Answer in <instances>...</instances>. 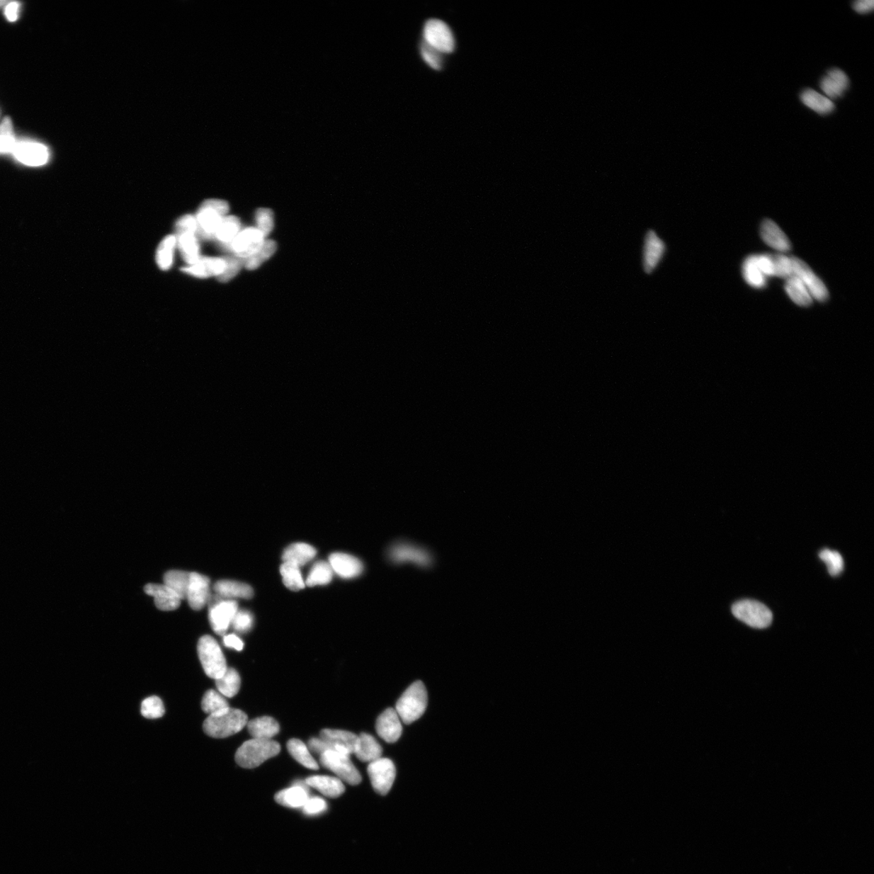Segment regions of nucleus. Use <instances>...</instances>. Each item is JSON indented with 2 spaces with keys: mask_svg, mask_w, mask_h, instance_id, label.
<instances>
[{
  "mask_svg": "<svg viewBox=\"0 0 874 874\" xmlns=\"http://www.w3.org/2000/svg\"><path fill=\"white\" fill-rule=\"evenodd\" d=\"M276 249H277V245L274 241L265 240L260 249L255 255L244 260L246 268L250 270H256L274 255Z\"/></svg>",
  "mask_w": 874,
  "mask_h": 874,
  "instance_id": "ea45409f",
  "label": "nucleus"
},
{
  "mask_svg": "<svg viewBox=\"0 0 874 874\" xmlns=\"http://www.w3.org/2000/svg\"><path fill=\"white\" fill-rule=\"evenodd\" d=\"M217 689L222 696L232 698L238 693L241 687V677L235 669L228 668L221 678L216 680Z\"/></svg>",
  "mask_w": 874,
  "mask_h": 874,
  "instance_id": "c9c22d12",
  "label": "nucleus"
},
{
  "mask_svg": "<svg viewBox=\"0 0 874 874\" xmlns=\"http://www.w3.org/2000/svg\"><path fill=\"white\" fill-rule=\"evenodd\" d=\"M308 786L306 782H297L289 788L284 789L275 795L276 803L289 808H303L309 798Z\"/></svg>",
  "mask_w": 874,
  "mask_h": 874,
  "instance_id": "b1692460",
  "label": "nucleus"
},
{
  "mask_svg": "<svg viewBox=\"0 0 874 874\" xmlns=\"http://www.w3.org/2000/svg\"><path fill=\"white\" fill-rule=\"evenodd\" d=\"M755 263L764 275H775V268L771 255H754Z\"/></svg>",
  "mask_w": 874,
  "mask_h": 874,
  "instance_id": "5fc2aeb1",
  "label": "nucleus"
},
{
  "mask_svg": "<svg viewBox=\"0 0 874 874\" xmlns=\"http://www.w3.org/2000/svg\"><path fill=\"white\" fill-rule=\"evenodd\" d=\"M849 86V79L845 72L838 69H833L823 76L820 82L822 91L829 99H836L844 93Z\"/></svg>",
  "mask_w": 874,
  "mask_h": 874,
  "instance_id": "412c9836",
  "label": "nucleus"
},
{
  "mask_svg": "<svg viewBox=\"0 0 874 874\" xmlns=\"http://www.w3.org/2000/svg\"><path fill=\"white\" fill-rule=\"evenodd\" d=\"M224 644L226 647L234 648L236 651H241L244 647L243 642L238 636L234 634L224 636Z\"/></svg>",
  "mask_w": 874,
  "mask_h": 874,
  "instance_id": "13d9d810",
  "label": "nucleus"
},
{
  "mask_svg": "<svg viewBox=\"0 0 874 874\" xmlns=\"http://www.w3.org/2000/svg\"><path fill=\"white\" fill-rule=\"evenodd\" d=\"M178 236L185 234H194L198 231L196 218L192 215H185L178 219L175 225Z\"/></svg>",
  "mask_w": 874,
  "mask_h": 874,
  "instance_id": "603ef678",
  "label": "nucleus"
},
{
  "mask_svg": "<svg viewBox=\"0 0 874 874\" xmlns=\"http://www.w3.org/2000/svg\"><path fill=\"white\" fill-rule=\"evenodd\" d=\"M250 735L255 740H272L280 732V725L274 718L262 717L247 723Z\"/></svg>",
  "mask_w": 874,
  "mask_h": 874,
  "instance_id": "bb28decb",
  "label": "nucleus"
},
{
  "mask_svg": "<svg viewBox=\"0 0 874 874\" xmlns=\"http://www.w3.org/2000/svg\"><path fill=\"white\" fill-rule=\"evenodd\" d=\"M256 222L257 229L266 238L274 228L273 212L268 208H260L256 212Z\"/></svg>",
  "mask_w": 874,
  "mask_h": 874,
  "instance_id": "de8ad7c7",
  "label": "nucleus"
},
{
  "mask_svg": "<svg viewBox=\"0 0 874 874\" xmlns=\"http://www.w3.org/2000/svg\"><path fill=\"white\" fill-rule=\"evenodd\" d=\"M253 623L252 614L246 611H238L232 621L234 630L238 633H246L251 629Z\"/></svg>",
  "mask_w": 874,
  "mask_h": 874,
  "instance_id": "3c124183",
  "label": "nucleus"
},
{
  "mask_svg": "<svg viewBox=\"0 0 874 874\" xmlns=\"http://www.w3.org/2000/svg\"><path fill=\"white\" fill-rule=\"evenodd\" d=\"M368 774L374 790L381 795L391 791L396 776V769L391 759L380 758L369 763Z\"/></svg>",
  "mask_w": 874,
  "mask_h": 874,
  "instance_id": "1a4fd4ad",
  "label": "nucleus"
},
{
  "mask_svg": "<svg viewBox=\"0 0 874 874\" xmlns=\"http://www.w3.org/2000/svg\"><path fill=\"white\" fill-rule=\"evenodd\" d=\"M177 246V236H167L161 242L156 251V263L163 272L171 269L173 263V251Z\"/></svg>",
  "mask_w": 874,
  "mask_h": 874,
  "instance_id": "473e14b6",
  "label": "nucleus"
},
{
  "mask_svg": "<svg viewBox=\"0 0 874 874\" xmlns=\"http://www.w3.org/2000/svg\"><path fill=\"white\" fill-rule=\"evenodd\" d=\"M238 611V603L234 600H222L221 599L212 603L209 611V620L213 631L218 635L226 633Z\"/></svg>",
  "mask_w": 874,
  "mask_h": 874,
  "instance_id": "4468645a",
  "label": "nucleus"
},
{
  "mask_svg": "<svg viewBox=\"0 0 874 874\" xmlns=\"http://www.w3.org/2000/svg\"><path fill=\"white\" fill-rule=\"evenodd\" d=\"M800 100L805 106L820 115H828L834 110L832 100L827 98L826 96L815 91L814 89L804 90L800 94Z\"/></svg>",
  "mask_w": 874,
  "mask_h": 874,
  "instance_id": "c756f323",
  "label": "nucleus"
},
{
  "mask_svg": "<svg viewBox=\"0 0 874 874\" xmlns=\"http://www.w3.org/2000/svg\"><path fill=\"white\" fill-rule=\"evenodd\" d=\"M320 738L330 751L350 755L356 752L359 737L352 732L326 729L321 731Z\"/></svg>",
  "mask_w": 874,
  "mask_h": 874,
  "instance_id": "2eb2a0df",
  "label": "nucleus"
},
{
  "mask_svg": "<svg viewBox=\"0 0 874 874\" xmlns=\"http://www.w3.org/2000/svg\"><path fill=\"white\" fill-rule=\"evenodd\" d=\"M198 654L202 668L209 678L217 680L226 672V659L217 641L211 636L201 637L198 644Z\"/></svg>",
  "mask_w": 874,
  "mask_h": 874,
  "instance_id": "20e7f679",
  "label": "nucleus"
},
{
  "mask_svg": "<svg viewBox=\"0 0 874 874\" xmlns=\"http://www.w3.org/2000/svg\"><path fill=\"white\" fill-rule=\"evenodd\" d=\"M786 290L793 301L800 306H810L813 301L808 289L797 276L792 275L787 280Z\"/></svg>",
  "mask_w": 874,
  "mask_h": 874,
  "instance_id": "72a5a7b5",
  "label": "nucleus"
},
{
  "mask_svg": "<svg viewBox=\"0 0 874 874\" xmlns=\"http://www.w3.org/2000/svg\"><path fill=\"white\" fill-rule=\"evenodd\" d=\"M376 730L383 740L389 743L396 742L403 732L402 720L396 709L388 708L377 718Z\"/></svg>",
  "mask_w": 874,
  "mask_h": 874,
  "instance_id": "a211bd4d",
  "label": "nucleus"
},
{
  "mask_svg": "<svg viewBox=\"0 0 874 874\" xmlns=\"http://www.w3.org/2000/svg\"><path fill=\"white\" fill-rule=\"evenodd\" d=\"M424 42L442 54H450L455 49V38L449 26L444 21L431 19L424 27Z\"/></svg>",
  "mask_w": 874,
  "mask_h": 874,
  "instance_id": "6e6552de",
  "label": "nucleus"
},
{
  "mask_svg": "<svg viewBox=\"0 0 874 874\" xmlns=\"http://www.w3.org/2000/svg\"><path fill=\"white\" fill-rule=\"evenodd\" d=\"M247 715L239 709L228 708L209 715L204 723L205 734L214 738H225L238 734L247 725Z\"/></svg>",
  "mask_w": 874,
  "mask_h": 874,
  "instance_id": "f257e3e1",
  "label": "nucleus"
},
{
  "mask_svg": "<svg viewBox=\"0 0 874 874\" xmlns=\"http://www.w3.org/2000/svg\"><path fill=\"white\" fill-rule=\"evenodd\" d=\"M8 3V2L5 1V0H0V8H2L3 6H4V5H6Z\"/></svg>",
  "mask_w": 874,
  "mask_h": 874,
  "instance_id": "052dcab7",
  "label": "nucleus"
},
{
  "mask_svg": "<svg viewBox=\"0 0 874 874\" xmlns=\"http://www.w3.org/2000/svg\"><path fill=\"white\" fill-rule=\"evenodd\" d=\"M21 5L18 2H8L5 6L4 14L6 18L13 22L18 19Z\"/></svg>",
  "mask_w": 874,
  "mask_h": 874,
  "instance_id": "4d7b16f0",
  "label": "nucleus"
},
{
  "mask_svg": "<svg viewBox=\"0 0 874 874\" xmlns=\"http://www.w3.org/2000/svg\"><path fill=\"white\" fill-rule=\"evenodd\" d=\"M304 782L308 786L317 789L327 798H336L345 792V786L337 777L314 776L307 778Z\"/></svg>",
  "mask_w": 874,
  "mask_h": 874,
  "instance_id": "a878e982",
  "label": "nucleus"
},
{
  "mask_svg": "<svg viewBox=\"0 0 874 874\" xmlns=\"http://www.w3.org/2000/svg\"><path fill=\"white\" fill-rule=\"evenodd\" d=\"M359 737L358 745L355 754L362 762H374L381 758L382 748L375 738L368 734H362Z\"/></svg>",
  "mask_w": 874,
  "mask_h": 874,
  "instance_id": "cd10ccee",
  "label": "nucleus"
},
{
  "mask_svg": "<svg viewBox=\"0 0 874 874\" xmlns=\"http://www.w3.org/2000/svg\"><path fill=\"white\" fill-rule=\"evenodd\" d=\"M874 8V2L873 0H859L853 3V8L856 12L865 14L872 12Z\"/></svg>",
  "mask_w": 874,
  "mask_h": 874,
  "instance_id": "bf43d9fd",
  "label": "nucleus"
},
{
  "mask_svg": "<svg viewBox=\"0 0 874 874\" xmlns=\"http://www.w3.org/2000/svg\"><path fill=\"white\" fill-rule=\"evenodd\" d=\"M333 569L329 563L318 561L310 570L306 585L309 587L329 584L333 578Z\"/></svg>",
  "mask_w": 874,
  "mask_h": 874,
  "instance_id": "58836bf2",
  "label": "nucleus"
},
{
  "mask_svg": "<svg viewBox=\"0 0 874 874\" xmlns=\"http://www.w3.org/2000/svg\"><path fill=\"white\" fill-rule=\"evenodd\" d=\"M320 763L325 769L334 772L338 779L349 785L357 786L362 782V775L350 759L349 755L328 749L320 755Z\"/></svg>",
  "mask_w": 874,
  "mask_h": 874,
  "instance_id": "0eeeda50",
  "label": "nucleus"
},
{
  "mask_svg": "<svg viewBox=\"0 0 874 874\" xmlns=\"http://www.w3.org/2000/svg\"><path fill=\"white\" fill-rule=\"evenodd\" d=\"M389 556L394 563L413 562L421 568L430 567L433 563L430 551L408 543L401 542L393 545Z\"/></svg>",
  "mask_w": 874,
  "mask_h": 874,
  "instance_id": "9b49d317",
  "label": "nucleus"
},
{
  "mask_svg": "<svg viewBox=\"0 0 874 874\" xmlns=\"http://www.w3.org/2000/svg\"><path fill=\"white\" fill-rule=\"evenodd\" d=\"M12 154L16 160L29 166H41L49 160L46 146L32 140L16 141Z\"/></svg>",
  "mask_w": 874,
  "mask_h": 874,
  "instance_id": "9d476101",
  "label": "nucleus"
},
{
  "mask_svg": "<svg viewBox=\"0 0 874 874\" xmlns=\"http://www.w3.org/2000/svg\"><path fill=\"white\" fill-rule=\"evenodd\" d=\"M308 745L309 749L315 754H318L319 757L329 749L328 747L326 746V744L321 738H311L309 741Z\"/></svg>",
  "mask_w": 874,
  "mask_h": 874,
  "instance_id": "6e6d98bb",
  "label": "nucleus"
},
{
  "mask_svg": "<svg viewBox=\"0 0 874 874\" xmlns=\"http://www.w3.org/2000/svg\"><path fill=\"white\" fill-rule=\"evenodd\" d=\"M667 253V245L660 238L654 230H650L645 235L644 247H643V268L646 274L654 272L661 264Z\"/></svg>",
  "mask_w": 874,
  "mask_h": 874,
  "instance_id": "ddd939ff",
  "label": "nucleus"
},
{
  "mask_svg": "<svg viewBox=\"0 0 874 874\" xmlns=\"http://www.w3.org/2000/svg\"><path fill=\"white\" fill-rule=\"evenodd\" d=\"M16 143L12 121L5 117L0 124V154H12Z\"/></svg>",
  "mask_w": 874,
  "mask_h": 874,
  "instance_id": "37998d69",
  "label": "nucleus"
},
{
  "mask_svg": "<svg viewBox=\"0 0 874 874\" xmlns=\"http://www.w3.org/2000/svg\"><path fill=\"white\" fill-rule=\"evenodd\" d=\"M775 268V275L788 279L793 275L791 258L783 255H771Z\"/></svg>",
  "mask_w": 874,
  "mask_h": 874,
  "instance_id": "8fccbe9b",
  "label": "nucleus"
},
{
  "mask_svg": "<svg viewBox=\"0 0 874 874\" xmlns=\"http://www.w3.org/2000/svg\"><path fill=\"white\" fill-rule=\"evenodd\" d=\"M793 275L797 276L810 291L811 296L820 302H824L829 297L828 290L822 281L817 277L807 264L800 259L791 258Z\"/></svg>",
  "mask_w": 874,
  "mask_h": 874,
  "instance_id": "f8f14e48",
  "label": "nucleus"
},
{
  "mask_svg": "<svg viewBox=\"0 0 874 874\" xmlns=\"http://www.w3.org/2000/svg\"><path fill=\"white\" fill-rule=\"evenodd\" d=\"M734 616L754 628H766L771 624L774 616L768 607L759 602L742 600L732 606Z\"/></svg>",
  "mask_w": 874,
  "mask_h": 874,
  "instance_id": "423d86ee",
  "label": "nucleus"
},
{
  "mask_svg": "<svg viewBox=\"0 0 874 874\" xmlns=\"http://www.w3.org/2000/svg\"><path fill=\"white\" fill-rule=\"evenodd\" d=\"M214 590L221 599L232 600L233 599H250L253 595V589L250 585L235 582V580H219L214 585Z\"/></svg>",
  "mask_w": 874,
  "mask_h": 874,
  "instance_id": "393cba45",
  "label": "nucleus"
},
{
  "mask_svg": "<svg viewBox=\"0 0 874 874\" xmlns=\"http://www.w3.org/2000/svg\"><path fill=\"white\" fill-rule=\"evenodd\" d=\"M317 554V551L307 544L298 543L287 548L283 554L284 562L291 563L298 567L306 565Z\"/></svg>",
  "mask_w": 874,
  "mask_h": 874,
  "instance_id": "c85d7f7f",
  "label": "nucleus"
},
{
  "mask_svg": "<svg viewBox=\"0 0 874 874\" xmlns=\"http://www.w3.org/2000/svg\"><path fill=\"white\" fill-rule=\"evenodd\" d=\"M141 713L148 719L162 718L165 714V707L161 699L157 696L145 698L141 706Z\"/></svg>",
  "mask_w": 874,
  "mask_h": 874,
  "instance_id": "a18cd8bd",
  "label": "nucleus"
},
{
  "mask_svg": "<svg viewBox=\"0 0 874 874\" xmlns=\"http://www.w3.org/2000/svg\"><path fill=\"white\" fill-rule=\"evenodd\" d=\"M820 559L826 563L829 573L836 577L844 570V559L836 551L824 549L820 553Z\"/></svg>",
  "mask_w": 874,
  "mask_h": 874,
  "instance_id": "c03bdc74",
  "label": "nucleus"
},
{
  "mask_svg": "<svg viewBox=\"0 0 874 874\" xmlns=\"http://www.w3.org/2000/svg\"><path fill=\"white\" fill-rule=\"evenodd\" d=\"M280 573L283 578L284 584L287 589L292 591H298L303 590L306 586V582L302 577L300 571V567H298L293 563L284 562L280 567Z\"/></svg>",
  "mask_w": 874,
  "mask_h": 874,
  "instance_id": "e433bc0d",
  "label": "nucleus"
},
{
  "mask_svg": "<svg viewBox=\"0 0 874 874\" xmlns=\"http://www.w3.org/2000/svg\"><path fill=\"white\" fill-rule=\"evenodd\" d=\"M287 751L299 764L311 770H318L319 766L313 758L309 749L304 743L299 740H291L287 744Z\"/></svg>",
  "mask_w": 874,
  "mask_h": 874,
  "instance_id": "f704fd0d",
  "label": "nucleus"
},
{
  "mask_svg": "<svg viewBox=\"0 0 874 874\" xmlns=\"http://www.w3.org/2000/svg\"><path fill=\"white\" fill-rule=\"evenodd\" d=\"M264 239L257 229L251 228L241 231L229 245L238 258L246 260L260 249Z\"/></svg>",
  "mask_w": 874,
  "mask_h": 874,
  "instance_id": "dca6fc26",
  "label": "nucleus"
},
{
  "mask_svg": "<svg viewBox=\"0 0 874 874\" xmlns=\"http://www.w3.org/2000/svg\"><path fill=\"white\" fill-rule=\"evenodd\" d=\"M743 275L747 283L752 287L760 289L766 285L765 275L760 272L755 263L754 255L748 257L744 262Z\"/></svg>",
  "mask_w": 874,
  "mask_h": 874,
  "instance_id": "79ce46f5",
  "label": "nucleus"
},
{
  "mask_svg": "<svg viewBox=\"0 0 874 874\" xmlns=\"http://www.w3.org/2000/svg\"><path fill=\"white\" fill-rule=\"evenodd\" d=\"M327 808V805L323 798H309L303 806L304 813L308 815H316L323 813Z\"/></svg>",
  "mask_w": 874,
  "mask_h": 874,
  "instance_id": "864d4df0",
  "label": "nucleus"
},
{
  "mask_svg": "<svg viewBox=\"0 0 874 874\" xmlns=\"http://www.w3.org/2000/svg\"><path fill=\"white\" fill-rule=\"evenodd\" d=\"M241 224L235 217H224L217 230L215 236L219 241L224 244H230L240 233Z\"/></svg>",
  "mask_w": 874,
  "mask_h": 874,
  "instance_id": "4c0bfd02",
  "label": "nucleus"
},
{
  "mask_svg": "<svg viewBox=\"0 0 874 874\" xmlns=\"http://www.w3.org/2000/svg\"><path fill=\"white\" fill-rule=\"evenodd\" d=\"M190 573L172 570L163 576V584L177 594L180 599H187Z\"/></svg>",
  "mask_w": 874,
  "mask_h": 874,
  "instance_id": "2f4dec72",
  "label": "nucleus"
},
{
  "mask_svg": "<svg viewBox=\"0 0 874 874\" xmlns=\"http://www.w3.org/2000/svg\"><path fill=\"white\" fill-rule=\"evenodd\" d=\"M210 597V580L205 575L190 573L187 599L195 611L204 608Z\"/></svg>",
  "mask_w": 874,
  "mask_h": 874,
  "instance_id": "f3484780",
  "label": "nucleus"
},
{
  "mask_svg": "<svg viewBox=\"0 0 874 874\" xmlns=\"http://www.w3.org/2000/svg\"><path fill=\"white\" fill-rule=\"evenodd\" d=\"M144 591L146 594L154 597L155 605L161 611H174L181 604L182 599L165 584L146 585Z\"/></svg>",
  "mask_w": 874,
  "mask_h": 874,
  "instance_id": "aec40b11",
  "label": "nucleus"
},
{
  "mask_svg": "<svg viewBox=\"0 0 874 874\" xmlns=\"http://www.w3.org/2000/svg\"><path fill=\"white\" fill-rule=\"evenodd\" d=\"M177 245L180 252H181L184 261L189 266L199 260V258L201 257L200 255V243L195 234H185L178 235Z\"/></svg>",
  "mask_w": 874,
  "mask_h": 874,
  "instance_id": "7c9ffc66",
  "label": "nucleus"
},
{
  "mask_svg": "<svg viewBox=\"0 0 874 874\" xmlns=\"http://www.w3.org/2000/svg\"><path fill=\"white\" fill-rule=\"evenodd\" d=\"M329 560L333 571L343 578L358 577L363 571L362 563L352 556L335 553L330 556Z\"/></svg>",
  "mask_w": 874,
  "mask_h": 874,
  "instance_id": "4be33fe9",
  "label": "nucleus"
},
{
  "mask_svg": "<svg viewBox=\"0 0 874 874\" xmlns=\"http://www.w3.org/2000/svg\"><path fill=\"white\" fill-rule=\"evenodd\" d=\"M229 708V703L221 693L207 691L202 701V708L208 715L215 714Z\"/></svg>",
  "mask_w": 874,
  "mask_h": 874,
  "instance_id": "a19ab883",
  "label": "nucleus"
},
{
  "mask_svg": "<svg viewBox=\"0 0 874 874\" xmlns=\"http://www.w3.org/2000/svg\"><path fill=\"white\" fill-rule=\"evenodd\" d=\"M224 260L226 262V267H225L224 272L217 277L218 280L221 281L222 283H227V282L234 279L240 272L242 264L244 263L243 259L239 258L228 257L224 258Z\"/></svg>",
  "mask_w": 874,
  "mask_h": 874,
  "instance_id": "09e8293b",
  "label": "nucleus"
},
{
  "mask_svg": "<svg viewBox=\"0 0 874 874\" xmlns=\"http://www.w3.org/2000/svg\"><path fill=\"white\" fill-rule=\"evenodd\" d=\"M280 745L272 740H255L246 741L240 747L235 755L236 764L241 768L255 769L280 752Z\"/></svg>",
  "mask_w": 874,
  "mask_h": 874,
  "instance_id": "f03ea898",
  "label": "nucleus"
},
{
  "mask_svg": "<svg viewBox=\"0 0 874 874\" xmlns=\"http://www.w3.org/2000/svg\"><path fill=\"white\" fill-rule=\"evenodd\" d=\"M420 54L425 63L432 69L441 70L443 66V54L428 46L425 42L421 43Z\"/></svg>",
  "mask_w": 874,
  "mask_h": 874,
  "instance_id": "49530a36",
  "label": "nucleus"
},
{
  "mask_svg": "<svg viewBox=\"0 0 874 874\" xmlns=\"http://www.w3.org/2000/svg\"><path fill=\"white\" fill-rule=\"evenodd\" d=\"M427 706V694L422 682L411 684L399 698L396 710L404 724L410 725L424 715Z\"/></svg>",
  "mask_w": 874,
  "mask_h": 874,
  "instance_id": "7ed1b4c3",
  "label": "nucleus"
},
{
  "mask_svg": "<svg viewBox=\"0 0 874 874\" xmlns=\"http://www.w3.org/2000/svg\"><path fill=\"white\" fill-rule=\"evenodd\" d=\"M229 211L227 202L219 200H208L202 204L196 216L200 235L206 239L214 238L222 219Z\"/></svg>",
  "mask_w": 874,
  "mask_h": 874,
  "instance_id": "39448f33",
  "label": "nucleus"
},
{
  "mask_svg": "<svg viewBox=\"0 0 874 874\" xmlns=\"http://www.w3.org/2000/svg\"><path fill=\"white\" fill-rule=\"evenodd\" d=\"M226 262L224 258L200 257L195 264L183 268L182 270L196 278L207 279L212 276L218 277L224 272Z\"/></svg>",
  "mask_w": 874,
  "mask_h": 874,
  "instance_id": "6ab92c4d",
  "label": "nucleus"
},
{
  "mask_svg": "<svg viewBox=\"0 0 874 874\" xmlns=\"http://www.w3.org/2000/svg\"><path fill=\"white\" fill-rule=\"evenodd\" d=\"M761 236L765 243L780 252L791 250V244L787 236L771 219H765L760 229Z\"/></svg>",
  "mask_w": 874,
  "mask_h": 874,
  "instance_id": "5701e85b",
  "label": "nucleus"
}]
</instances>
